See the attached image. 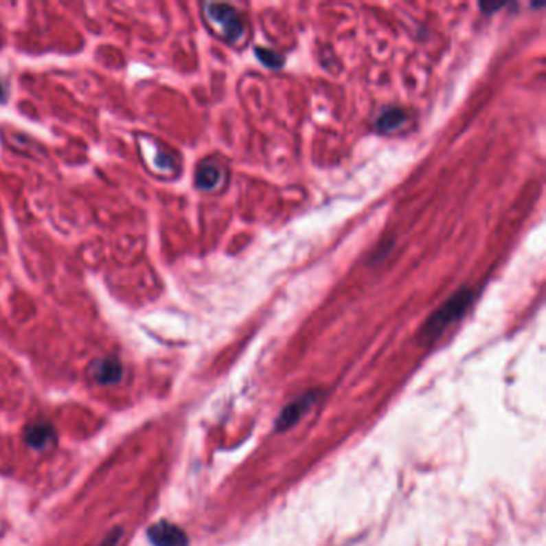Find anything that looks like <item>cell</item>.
<instances>
[{
	"instance_id": "1",
	"label": "cell",
	"mask_w": 546,
	"mask_h": 546,
	"mask_svg": "<svg viewBox=\"0 0 546 546\" xmlns=\"http://www.w3.org/2000/svg\"><path fill=\"white\" fill-rule=\"evenodd\" d=\"M475 298V293L470 288H462L453 293L426 322L418 332V340L422 345H431L442 335L444 330L452 326L457 319H460Z\"/></svg>"
},
{
	"instance_id": "2",
	"label": "cell",
	"mask_w": 546,
	"mask_h": 546,
	"mask_svg": "<svg viewBox=\"0 0 546 546\" xmlns=\"http://www.w3.org/2000/svg\"><path fill=\"white\" fill-rule=\"evenodd\" d=\"M205 13L214 24L218 26L221 34L228 38L229 42H236L242 37L244 34V23L240 19L239 13L226 3H207Z\"/></svg>"
},
{
	"instance_id": "3",
	"label": "cell",
	"mask_w": 546,
	"mask_h": 546,
	"mask_svg": "<svg viewBox=\"0 0 546 546\" xmlns=\"http://www.w3.org/2000/svg\"><path fill=\"white\" fill-rule=\"evenodd\" d=\"M148 538L154 546H187V535L178 525L161 521L148 529Z\"/></svg>"
},
{
	"instance_id": "4",
	"label": "cell",
	"mask_w": 546,
	"mask_h": 546,
	"mask_svg": "<svg viewBox=\"0 0 546 546\" xmlns=\"http://www.w3.org/2000/svg\"><path fill=\"white\" fill-rule=\"evenodd\" d=\"M317 398H319L317 391L316 393H314V391H309V393L299 396L297 400H293L292 404H288L287 407L284 409V412L280 413L277 423H275V428H277L279 431H285V429L292 428L293 424L317 402Z\"/></svg>"
},
{
	"instance_id": "5",
	"label": "cell",
	"mask_w": 546,
	"mask_h": 546,
	"mask_svg": "<svg viewBox=\"0 0 546 546\" xmlns=\"http://www.w3.org/2000/svg\"><path fill=\"white\" fill-rule=\"evenodd\" d=\"M91 376L95 381L101 385H114L122 378V364L115 357H106V359L95 361L90 365Z\"/></svg>"
},
{
	"instance_id": "6",
	"label": "cell",
	"mask_w": 546,
	"mask_h": 546,
	"mask_svg": "<svg viewBox=\"0 0 546 546\" xmlns=\"http://www.w3.org/2000/svg\"><path fill=\"white\" fill-rule=\"evenodd\" d=\"M24 441H26L29 447L42 451V448L52 446V444L55 442V429H53L50 423L45 422L32 423L26 428Z\"/></svg>"
},
{
	"instance_id": "7",
	"label": "cell",
	"mask_w": 546,
	"mask_h": 546,
	"mask_svg": "<svg viewBox=\"0 0 546 546\" xmlns=\"http://www.w3.org/2000/svg\"><path fill=\"white\" fill-rule=\"evenodd\" d=\"M221 168L216 163H202L196 172V186L202 191H212L220 185Z\"/></svg>"
},
{
	"instance_id": "8",
	"label": "cell",
	"mask_w": 546,
	"mask_h": 546,
	"mask_svg": "<svg viewBox=\"0 0 546 546\" xmlns=\"http://www.w3.org/2000/svg\"><path fill=\"white\" fill-rule=\"evenodd\" d=\"M405 120V113L400 108H388L385 109L383 113H381L378 117L375 120V127L376 130H380V132L383 133H388V132H393L400 125L404 124Z\"/></svg>"
},
{
	"instance_id": "9",
	"label": "cell",
	"mask_w": 546,
	"mask_h": 546,
	"mask_svg": "<svg viewBox=\"0 0 546 546\" xmlns=\"http://www.w3.org/2000/svg\"><path fill=\"white\" fill-rule=\"evenodd\" d=\"M257 56L258 60L263 62V65H266L268 67H280L284 65L285 58L282 55H279V53H275L273 50H268V48H262L258 47L257 48Z\"/></svg>"
},
{
	"instance_id": "10",
	"label": "cell",
	"mask_w": 546,
	"mask_h": 546,
	"mask_svg": "<svg viewBox=\"0 0 546 546\" xmlns=\"http://www.w3.org/2000/svg\"><path fill=\"white\" fill-rule=\"evenodd\" d=\"M120 538H122V529H114L113 532L108 534V537L101 543V546H117Z\"/></svg>"
},
{
	"instance_id": "11",
	"label": "cell",
	"mask_w": 546,
	"mask_h": 546,
	"mask_svg": "<svg viewBox=\"0 0 546 546\" xmlns=\"http://www.w3.org/2000/svg\"><path fill=\"white\" fill-rule=\"evenodd\" d=\"M501 7H503V3H499V5H495V3H481V8L484 10V12H487V13H492L494 10L501 8Z\"/></svg>"
},
{
	"instance_id": "12",
	"label": "cell",
	"mask_w": 546,
	"mask_h": 546,
	"mask_svg": "<svg viewBox=\"0 0 546 546\" xmlns=\"http://www.w3.org/2000/svg\"><path fill=\"white\" fill-rule=\"evenodd\" d=\"M5 100V90H3V85L2 82H0V101Z\"/></svg>"
}]
</instances>
